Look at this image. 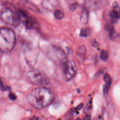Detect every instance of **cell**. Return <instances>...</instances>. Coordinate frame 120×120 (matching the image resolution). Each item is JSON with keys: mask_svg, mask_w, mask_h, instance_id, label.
<instances>
[{"mask_svg": "<svg viewBox=\"0 0 120 120\" xmlns=\"http://www.w3.org/2000/svg\"><path fill=\"white\" fill-rule=\"evenodd\" d=\"M62 70L65 79L67 81L71 80L76 71L75 62L73 60H65L62 62Z\"/></svg>", "mask_w": 120, "mask_h": 120, "instance_id": "cell-5", "label": "cell"}, {"mask_svg": "<svg viewBox=\"0 0 120 120\" xmlns=\"http://www.w3.org/2000/svg\"><path fill=\"white\" fill-rule=\"evenodd\" d=\"M86 52V48L84 46H81L78 48V52H77L78 56H81V57L82 58V57L84 56V54H85Z\"/></svg>", "mask_w": 120, "mask_h": 120, "instance_id": "cell-15", "label": "cell"}, {"mask_svg": "<svg viewBox=\"0 0 120 120\" xmlns=\"http://www.w3.org/2000/svg\"><path fill=\"white\" fill-rule=\"evenodd\" d=\"M84 4L87 9L97 10L106 7L109 2L107 0H85Z\"/></svg>", "mask_w": 120, "mask_h": 120, "instance_id": "cell-6", "label": "cell"}, {"mask_svg": "<svg viewBox=\"0 0 120 120\" xmlns=\"http://www.w3.org/2000/svg\"><path fill=\"white\" fill-rule=\"evenodd\" d=\"M109 17L111 22L112 24L116 23L119 18V14L118 12L115 10L111 11L109 14Z\"/></svg>", "mask_w": 120, "mask_h": 120, "instance_id": "cell-9", "label": "cell"}, {"mask_svg": "<svg viewBox=\"0 0 120 120\" xmlns=\"http://www.w3.org/2000/svg\"><path fill=\"white\" fill-rule=\"evenodd\" d=\"M100 58L103 61H106L108 58V53L106 51L102 50L100 53Z\"/></svg>", "mask_w": 120, "mask_h": 120, "instance_id": "cell-13", "label": "cell"}, {"mask_svg": "<svg viewBox=\"0 0 120 120\" xmlns=\"http://www.w3.org/2000/svg\"><path fill=\"white\" fill-rule=\"evenodd\" d=\"M49 54L52 60H56L57 62H63L65 60L66 58L64 52L60 48L54 46H52L50 48Z\"/></svg>", "mask_w": 120, "mask_h": 120, "instance_id": "cell-7", "label": "cell"}, {"mask_svg": "<svg viewBox=\"0 0 120 120\" xmlns=\"http://www.w3.org/2000/svg\"><path fill=\"white\" fill-rule=\"evenodd\" d=\"M54 15L56 19L58 20L62 19L64 16V13L60 10H56L54 13Z\"/></svg>", "mask_w": 120, "mask_h": 120, "instance_id": "cell-12", "label": "cell"}, {"mask_svg": "<svg viewBox=\"0 0 120 120\" xmlns=\"http://www.w3.org/2000/svg\"><path fill=\"white\" fill-rule=\"evenodd\" d=\"M0 88L1 90L2 91L6 90L7 89V87L5 86L3 82H2V81L0 79Z\"/></svg>", "mask_w": 120, "mask_h": 120, "instance_id": "cell-19", "label": "cell"}, {"mask_svg": "<svg viewBox=\"0 0 120 120\" xmlns=\"http://www.w3.org/2000/svg\"><path fill=\"white\" fill-rule=\"evenodd\" d=\"M91 44L94 47H97L99 45L98 42L95 39H93L92 41H91Z\"/></svg>", "mask_w": 120, "mask_h": 120, "instance_id": "cell-21", "label": "cell"}, {"mask_svg": "<svg viewBox=\"0 0 120 120\" xmlns=\"http://www.w3.org/2000/svg\"><path fill=\"white\" fill-rule=\"evenodd\" d=\"M111 84V83L106 82L104 85V87H103V93H104V95H107V93L108 92V91H109V88L110 87Z\"/></svg>", "mask_w": 120, "mask_h": 120, "instance_id": "cell-16", "label": "cell"}, {"mask_svg": "<svg viewBox=\"0 0 120 120\" xmlns=\"http://www.w3.org/2000/svg\"><path fill=\"white\" fill-rule=\"evenodd\" d=\"M90 29L87 27H84L81 29L80 35L82 37L87 38L90 36Z\"/></svg>", "mask_w": 120, "mask_h": 120, "instance_id": "cell-11", "label": "cell"}, {"mask_svg": "<svg viewBox=\"0 0 120 120\" xmlns=\"http://www.w3.org/2000/svg\"><path fill=\"white\" fill-rule=\"evenodd\" d=\"M8 97L9 98L12 100H15L16 99V96L13 93H9V94H8Z\"/></svg>", "mask_w": 120, "mask_h": 120, "instance_id": "cell-20", "label": "cell"}, {"mask_svg": "<svg viewBox=\"0 0 120 120\" xmlns=\"http://www.w3.org/2000/svg\"><path fill=\"white\" fill-rule=\"evenodd\" d=\"M16 43L14 31L10 28L2 27L0 29V53H6L11 52Z\"/></svg>", "mask_w": 120, "mask_h": 120, "instance_id": "cell-2", "label": "cell"}, {"mask_svg": "<svg viewBox=\"0 0 120 120\" xmlns=\"http://www.w3.org/2000/svg\"><path fill=\"white\" fill-rule=\"evenodd\" d=\"M105 27L106 30H107L109 33L110 37L113 38L116 35V32L115 31L113 27L111 25H106Z\"/></svg>", "mask_w": 120, "mask_h": 120, "instance_id": "cell-10", "label": "cell"}, {"mask_svg": "<svg viewBox=\"0 0 120 120\" xmlns=\"http://www.w3.org/2000/svg\"><path fill=\"white\" fill-rule=\"evenodd\" d=\"M31 119H38V117H32V118H31Z\"/></svg>", "mask_w": 120, "mask_h": 120, "instance_id": "cell-23", "label": "cell"}, {"mask_svg": "<svg viewBox=\"0 0 120 120\" xmlns=\"http://www.w3.org/2000/svg\"><path fill=\"white\" fill-rule=\"evenodd\" d=\"M80 22L82 24H86L88 23L89 20V12L88 9L86 8H84L82 9L80 18Z\"/></svg>", "mask_w": 120, "mask_h": 120, "instance_id": "cell-8", "label": "cell"}, {"mask_svg": "<svg viewBox=\"0 0 120 120\" xmlns=\"http://www.w3.org/2000/svg\"><path fill=\"white\" fill-rule=\"evenodd\" d=\"M1 18L5 23L14 26H17L21 20L19 13H13L10 9L5 8L1 13Z\"/></svg>", "mask_w": 120, "mask_h": 120, "instance_id": "cell-4", "label": "cell"}, {"mask_svg": "<svg viewBox=\"0 0 120 120\" xmlns=\"http://www.w3.org/2000/svg\"><path fill=\"white\" fill-rule=\"evenodd\" d=\"M112 6H113V8H115V9H117V8H118L119 7V4H118V2H116V1H114V2L113 3Z\"/></svg>", "mask_w": 120, "mask_h": 120, "instance_id": "cell-22", "label": "cell"}, {"mask_svg": "<svg viewBox=\"0 0 120 120\" xmlns=\"http://www.w3.org/2000/svg\"><path fill=\"white\" fill-rule=\"evenodd\" d=\"M54 98L52 91L45 87L33 89L27 96V99L33 107L40 109L49 105Z\"/></svg>", "mask_w": 120, "mask_h": 120, "instance_id": "cell-1", "label": "cell"}, {"mask_svg": "<svg viewBox=\"0 0 120 120\" xmlns=\"http://www.w3.org/2000/svg\"><path fill=\"white\" fill-rule=\"evenodd\" d=\"M78 6V4L76 3H73L72 4L70 5L69 7L70 11H71L72 12L75 11L77 8Z\"/></svg>", "mask_w": 120, "mask_h": 120, "instance_id": "cell-18", "label": "cell"}, {"mask_svg": "<svg viewBox=\"0 0 120 120\" xmlns=\"http://www.w3.org/2000/svg\"><path fill=\"white\" fill-rule=\"evenodd\" d=\"M26 76L29 81L36 85H45L49 83V80L46 75L42 71L34 70L29 71Z\"/></svg>", "mask_w": 120, "mask_h": 120, "instance_id": "cell-3", "label": "cell"}, {"mask_svg": "<svg viewBox=\"0 0 120 120\" xmlns=\"http://www.w3.org/2000/svg\"><path fill=\"white\" fill-rule=\"evenodd\" d=\"M33 21L30 18H27L25 22V25L27 29L30 30L32 29L33 27Z\"/></svg>", "mask_w": 120, "mask_h": 120, "instance_id": "cell-14", "label": "cell"}, {"mask_svg": "<svg viewBox=\"0 0 120 120\" xmlns=\"http://www.w3.org/2000/svg\"><path fill=\"white\" fill-rule=\"evenodd\" d=\"M104 81L105 83H112V79L108 74H105L104 76Z\"/></svg>", "mask_w": 120, "mask_h": 120, "instance_id": "cell-17", "label": "cell"}]
</instances>
